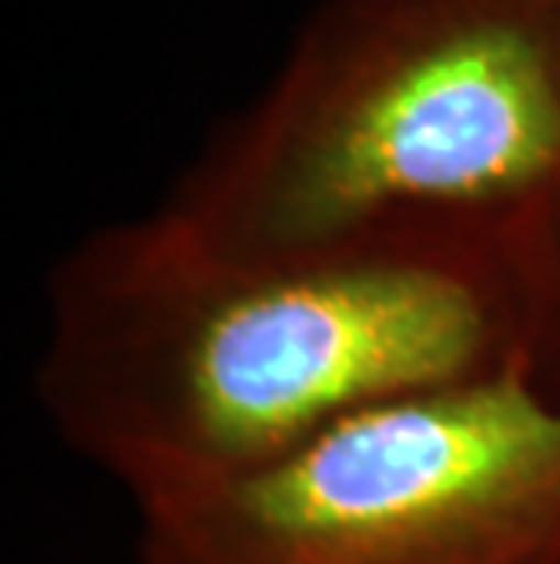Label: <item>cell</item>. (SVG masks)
I'll list each match as a JSON object with an SVG mask.
<instances>
[{
	"label": "cell",
	"mask_w": 560,
	"mask_h": 564,
	"mask_svg": "<svg viewBox=\"0 0 560 564\" xmlns=\"http://www.w3.org/2000/svg\"><path fill=\"white\" fill-rule=\"evenodd\" d=\"M535 234L233 259L157 212L99 226L47 278L33 398L135 507L183 496L364 408L542 368Z\"/></svg>",
	"instance_id": "6da1fadb"
},
{
	"label": "cell",
	"mask_w": 560,
	"mask_h": 564,
	"mask_svg": "<svg viewBox=\"0 0 560 564\" xmlns=\"http://www.w3.org/2000/svg\"><path fill=\"white\" fill-rule=\"evenodd\" d=\"M560 197V0H325L157 208L233 259L524 237Z\"/></svg>",
	"instance_id": "7a4b0ae2"
},
{
	"label": "cell",
	"mask_w": 560,
	"mask_h": 564,
	"mask_svg": "<svg viewBox=\"0 0 560 564\" xmlns=\"http://www.w3.org/2000/svg\"><path fill=\"white\" fill-rule=\"evenodd\" d=\"M135 518V564H560V387L408 393Z\"/></svg>",
	"instance_id": "3957f363"
},
{
	"label": "cell",
	"mask_w": 560,
	"mask_h": 564,
	"mask_svg": "<svg viewBox=\"0 0 560 564\" xmlns=\"http://www.w3.org/2000/svg\"><path fill=\"white\" fill-rule=\"evenodd\" d=\"M535 267H539V365L546 379L560 387V197L535 234Z\"/></svg>",
	"instance_id": "277c9868"
}]
</instances>
